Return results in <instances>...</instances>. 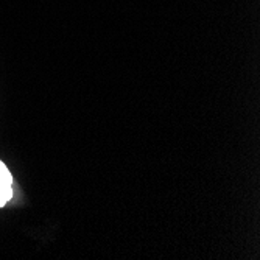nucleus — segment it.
Returning a JSON list of instances; mask_svg holds the SVG:
<instances>
[{"label":"nucleus","mask_w":260,"mask_h":260,"mask_svg":"<svg viewBox=\"0 0 260 260\" xmlns=\"http://www.w3.org/2000/svg\"><path fill=\"white\" fill-rule=\"evenodd\" d=\"M0 182L13 185V175L2 160H0Z\"/></svg>","instance_id":"f03ea898"},{"label":"nucleus","mask_w":260,"mask_h":260,"mask_svg":"<svg viewBox=\"0 0 260 260\" xmlns=\"http://www.w3.org/2000/svg\"><path fill=\"white\" fill-rule=\"evenodd\" d=\"M13 198V185L0 182V207H4Z\"/></svg>","instance_id":"f257e3e1"}]
</instances>
